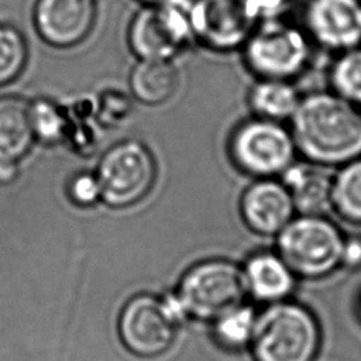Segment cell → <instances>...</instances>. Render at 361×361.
Masks as SVG:
<instances>
[{
	"label": "cell",
	"mask_w": 361,
	"mask_h": 361,
	"mask_svg": "<svg viewBox=\"0 0 361 361\" xmlns=\"http://www.w3.org/2000/svg\"><path fill=\"white\" fill-rule=\"evenodd\" d=\"M34 141L31 103L18 96L0 97V162L17 164Z\"/></svg>",
	"instance_id": "2e32d148"
},
{
	"label": "cell",
	"mask_w": 361,
	"mask_h": 361,
	"mask_svg": "<svg viewBox=\"0 0 361 361\" xmlns=\"http://www.w3.org/2000/svg\"><path fill=\"white\" fill-rule=\"evenodd\" d=\"M295 210L305 216H323L331 209L333 175L309 161L293 162L282 175Z\"/></svg>",
	"instance_id": "9a60e30c"
},
{
	"label": "cell",
	"mask_w": 361,
	"mask_h": 361,
	"mask_svg": "<svg viewBox=\"0 0 361 361\" xmlns=\"http://www.w3.org/2000/svg\"><path fill=\"white\" fill-rule=\"evenodd\" d=\"M178 83V69L172 61H138L128 78L133 97L147 106L166 103L175 94Z\"/></svg>",
	"instance_id": "e0dca14e"
},
{
	"label": "cell",
	"mask_w": 361,
	"mask_h": 361,
	"mask_svg": "<svg viewBox=\"0 0 361 361\" xmlns=\"http://www.w3.org/2000/svg\"><path fill=\"white\" fill-rule=\"evenodd\" d=\"M240 212L251 231L259 235H276L293 219L296 210L282 180L267 178L257 179L244 190Z\"/></svg>",
	"instance_id": "4fadbf2b"
},
{
	"label": "cell",
	"mask_w": 361,
	"mask_h": 361,
	"mask_svg": "<svg viewBox=\"0 0 361 361\" xmlns=\"http://www.w3.org/2000/svg\"><path fill=\"white\" fill-rule=\"evenodd\" d=\"M94 175L100 185L102 202L113 209H127L152 190L157 162L141 141L124 140L102 155Z\"/></svg>",
	"instance_id": "52a82bcc"
},
{
	"label": "cell",
	"mask_w": 361,
	"mask_h": 361,
	"mask_svg": "<svg viewBox=\"0 0 361 361\" xmlns=\"http://www.w3.org/2000/svg\"><path fill=\"white\" fill-rule=\"evenodd\" d=\"M275 237L278 255L296 278L322 279L341 267L345 237L323 216L293 217Z\"/></svg>",
	"instance_id": "3957f363"
},
{
	"label": "cell",
	"mask_w": 361,
	"mask_h": 361,
	"mask_svg": "<svg viewBox=\"0 0 361 361\" xmlns=\"http://www.w3.org/2000/svg\"><path fill=\"white\" fill-rule=\"evenodd\" d=\"M300 94L290 80L258 79L248 93V104L255 117L282 123L296 111Z\"/></svg>",
	"instance_id": "ac0fdd59"
},
{
	"label": "cell",
	"mask_w": 361,
	"mask_h": 361,
	"mask_svg": "<svg viewBox=\"0 0 361 361\" xmlns=\"http://www.w3.org/2000/svg\"><path fill=\"white\" fill-rule=\"evenodd\" d=\"M341 267H348L353 269L361 267V238H345Z\"/></svg>",
	"instance_id": "4316f807"
},
{
	"label": "cell",
	"mask_w": 361,
	"mask_h": 361,
	"mask_svg": "<svg viewBox=\"0 0 361 361\" xmlns=\"http://www.w3.org/2000/svg\"><path fill=\"white\" fill-rule=\"evenodd\" d=\"M320 47L344 52L361 44V0H309L305 28Z\"/></svg>",
	"instance_id": "7c38bea8"
},
{
	"label": "cell",
	"mask_w": 361,
	"mask_h": 361,
	"mask_svg": "<svg viewBox=\"0 0 361 361\" xmlns=\"http://www.w3.org/2000/svg\"><path fill=\"white\" fill-rule=\"evenodd\" d=\"M193 41L186 7L142 6L127 28V44L138 61H173Z\"/></svg>",
	"instance_id": "9c48e42d"
},
{
	"label": "cell",
	"mask_w": 361,
	"mask_h": 361,
	"mask_svg": "<svg viewBox=\"0 0 361 361\" xmlns=\"http://www.w3.org/2000/svg\"><path fill=\"white\" fill-rule=\"evenodd\" d=\"M99 0H37L32 23L49 47L69 49L82 44L97 20Z\"/></svg>",
	"instance_id": "8fae6325"
},
{
	"label": "cell",
	"mask_w": 361,
	"mask_h": 361,
	"mask_svg": "<svg viewBox=\"0 0 361 361\" xmlns=\"http://www.w3.org/2000/svg\"><path fill=\"white\" fill-rule=\"evenodd\" d=\"M144 6H180L186 7L190 0H138Z\"/></svg>",
	"instance_id": "f1b7e54d"
},
{
	"label": "cell",
	"mask_w": 361,
	"mask_h": 361,
	"mask_svg": "<svg viewBox=\"0 0 361 361\" xmlns=\"http://www.w3.org/2000/svg\"><path fill=\"white\" fill-rule=\"evenodd\" d=\"M28 59V45L23 32L0 23V87L16 80L24 71Z\"/></svg>",
	"instance_id": "7402d4cb"
},
{
	"label": "cell",
	"mask_w": 361,
	"mask_h": 361,
	"mask_svg": "<svg viewBox=\"0 0 361 361\" xmlns=\"http://www.w3.org/2000/svg\"><path fill=\"white\" fill-rule=\"evenodd\" d=\"M257 312L248 305H238L212 322V336L224 350L238 351L251 345Z\"/></svg>",
	"instance_id": "ffe728a7"
},
{
	"label": "cell",
	"mask_w": 361,
	"mask_h": 361,
	"mask_svg": "<svg viewBox=\"0 0 361 361\" xmlns=\"http://www.w3.org/2000/svg\"><path fill=\"white\" fill-rule=\"evenodd\" d=\"M18 168L16 162H0V185H8L16 180Z\"/></svg>",
	"instance_id": "83f0119b"
},
{
	"label": "cell",
	"mask_w": 361,
	"mask_h": 361,
	"mask_svg": "<svg viewBox=\"0 0 361 361\" xmlns=\"http://www.w3.org/2000/svg\"><path fill=\"white\" fill-rule=\"evenodd\" d=\"M245 293L261 303L286 300L295 289L296 276L276 251L251 254L241 267Z\"/></svg>",
	"instance_id": "5bb4252c"
},
{
	"label": "cell",
	"mask_w": 361,
	"mask_h": 361,
	"mask_svg": "<svg viewBox=\"0 0 361 361\" xmlns=\"http://www.w3.org/2000/svg\"><path fill=\"white\" fill-rule=\"evenodd\" d=\"M31 120L35 138L47 144L62 141L69 131V121L65 113L48 99H38L31 103Z\"/></svg>",
	"instance_id": "603a6c76"
},
{
	"label": "cell",
	"mask_w": 361,
	"mask_h": 361,
	"mask_svg": "<svg viewBox=\"0 0 361 361\" xmlns=\"http://www.w3.org/2000/svg\"><path fill=\"white\" fill-rule=\"evenodd\" d=\"M131 111L130 99L116 90H107L102 94L97 106V118L104 126L120 124Z\"/></svg>",
	"instance_id": "d4e9b609"
},
{
	"label": "cell",
	"mask_w": 361,
	"mask_h": 361,
	"mask_svg": "<svg viewBox=\"0 0 361 361\" xmlns=\"http://www.w3.org/2000/svg\"><path fill=\"white\" fill-rule=\"evenodd\" d=\"M357 306H358V313H360V317H361V293H360V298H358V303H357Z\"/></svg>",
	"instance_id": "f546056e"
},
{
	"label": "cell",
	"mask_w": 361,
	"mask_h": 361,
	"mask_svg": "<svg viewBox=\"0 0 361 361\" xmlns=\"http://www.w3.org/2000/svg\"><path fill=\"white\" fill-rule=\"evenodd\" d=\"M186 319L213 322L224 312L244 303L247 296L241 267L224 258H210L192 265L173 290Z\"/></svg>",
	"instance_id": "5b68a950"
},
{
	"label": "cell",
	"mask_w": 361,
	"mask_h": 361,
	"mask_svg": "<svg viewBox=\"0 0 361 361\" xmlns=\"http://www.w3.org/2000/svg\"><path fill=\"white\" fill-rule=\"evenodd\" d=\"M245 68L258 79L290 80L310 59V38L286 18L255 25L241 48Z\"/></svg>",
	"instance_id": "8992f818"
},
{
	"label": "cell",
	"mask_w": 361,
	"mask_h": 361,
	"mask_svg": "<svg viewBox=\"0 0 361 361\" xmlns=\"http://www.w3.org/2000/svg\"><path fill=\"white\" fill-rule=\"evenodd\" d=\"M228 154L241 172L267 179L282 175L295 162L296 147L282 123L254 117L233 130Z\"/></svg>",
	"instance_id": "ba28073f"
},
{
	"label": "cell",
	"mask_w": 361,
	"mask_h": 361,
	"mask_svg": "<svg viewBox=\"0 0 361 361\" xmlns=\"http://www.w3.org/2000/svg\"><path fill=\"white\" fill-rule=\"evenodd\" d=\"M186 14L193 41L214 52L241 49L257 25L244 0H190Z\"/></svg>",
	"instance_id": "30bf717a"
},
{
	"label": "cell",
	"mask_w": 361,
	"mask_h": 361,
	"mask_svg": "<svg viewBox=\"0 0 361 361\" xmlns=\"http://www.w3.org/2000/svg\"><path fill=\"white\" fill-rule=\"evenodd\" d=\"M322 331L314 314L289 299L257 313L251 351L255 361H314Z\"/></svg>",
	"instance_id": "7a4b0ae2"
},
{
	"label": "cell",
	"mask_w": 361,
	"mask_h": 361,
	"mask_svg": "<svg viewBox=\"0 0 361 361\" xmlns=\"http://www.w3.org/2000/svg\"><path fill=\"white\" fill-rule=\"evenodd\" d=\"M293 0H244V4L252 17L259 24L285 18Z\"/></svg>",
	"instance_id": "484cf974"
},
{
	"label": "cell",
	"mask_w": 361,
	"mask_h": 361,
	"mask_svg": "<svg viewBox=\"0 0 361 361\" xmlns=\"http://www.w3.org/2000/svg\"><path fill=\"white\" fill-rule=\"evenodd\" d=\"M333 93L361 110V47L344 51L330 71Z\"/></svg>",
	"instance_id": "44dd1931"
},
{
	"label": "cell",
	"mask_w": 361,
	"mask_h": 361,
	"mask_svg": "<svg viewBox=\"0 0 361 361\" xmlns=\"http://www.w3.org/2000/svg\"><path fill=\"white\" fill-rule=\"evenodd\" d=\"M185 320L173 292L165 296L138 293L121 307L117 331L127 351L141 358H157L172 347Z\"/></svg>",
	"instance_id": "277c9868"
},
{
	"label": "cell",
	"mask_w": 361,
	"mask_h": 361,
	"mask_svg": "<svg viewBox=\"0 0 361 361\" xmlns=\"http://www.w3.org/2000/svg\"><path fill=\"white\" fill-rule=\"evenodd\" d=\"M68 196L79 207H92L102 202L100 185L94 173L79 172L68 182Z\"/></svg>",
	"instance_id": "cb8c5ba5"
},
{
	"label": "cell",
	"mask_w": 361,
	"mask_h": 361,
	"mask_svg": "<svg viewBox=\"0 0 361 361\" xmlns=\"http://www.w3.org/2000/svg\"><path fill=\"white\" fill-rule=\"evenodd\" d=\"M331 209L345 221L361 224V157L333 175Z\"/></svg>",
	"instance_id": "d6986e66"
},
{
	"label": "cell",
	"mask_w": 361,
	"mask_h": 361,
	"mask_svg": "<svg viewBox=\"0 0 361 361\" xmlns=\"http://www.w3.org/2000/svg\"><path fill=\"white\" fill-rule=\"evenodd\" d=\"M289 131L296 152L323 168L361 157V110L333 92L302 96Z\"/></svg>",
	"instance_id": "6da1fadb"
}]
</instances>
